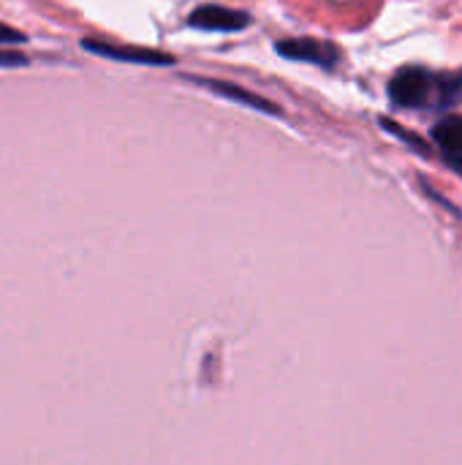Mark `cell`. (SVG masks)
Returning <instances> with one entry per match:
<instances>
[{"label": "cell", "instance_id": "30bf717a", "mask_svg": "<svg viewBox=\"0 0 462 465\" xmlns=\"http://www.w3.org/2000/svg\"><path fill=\"white\" fill-rule=\"evenodd\" d=\"M447 161H449V166L462 177V155H447Z\"/></svg>", "mask_w": 462, "mask_h": 465}, {"label": "cell", "instance_id": "277c9868", "mask_svg": "<svg viewBox=\"0 0 462 465\" xmlns=\"http://www.w3.org/2000/svg\"><path fill=\"white\" fill-rule=\"evenodd\" d=\"M82 49L101 54V57H112V60L139 63V65H174V57L166 52H158V49H136V46L109 44V41H95V38H84Z\"/></svg>", "mask_w": 462, "mask_h": 465}, {"label": "cell", "instance_id": "7a4b0ae2", "mask_svg": "<svg viewBox=\"0 0 462 465\" xmlns=\"http://www.w3.org/2000/svg\"><path fill=\"white\" fill-rule=\"evenodd\" d=\"M278 54L289 57V60H305V63H316L321 68H332L340 60V52L335 44L329 41H319V38H283L275 44Z\"/></svg>", "mask_w": 462, "mask_h": 465}, {"label": "cell", "instance_id": "8992f818", "mask_svg": "<svg viewBox=\"0 0 462 465\" xmlns=\"http://www.w3.org/2000/svg\"><path fill=\"white\" fill-rule=\"evenodd\" d=\"M433 139L438 142V147H441L447 155H462L460 114H452V117H444L441 123H436V128H433Z\"/></svg>", "mask_w": 462, "mask_h": 465}, {"label": "cell", "instance_id": "9c48e42d", "mask_svg": "<svg viewBox=\"0 0 462 465\" xmlns=\"http://www.w3.org/2000/svg\"><path fill=\"white\" fill-rule=\"evenodd\" d=\"M25 41H27L25 33H19V30H14V27L0 22V44H25Z\"/></svg>", "mask_w": 462, "mask_h": 465}, {"label": "cell", "instance_id": "5b68a950", "mask_svg": "<svg viewBox=\"0 0 462 465\" xmlns=\"http://www.w3.org/2000/svg\"><path fill=\"white\" fill-rule=\"evenodd\" d=\"M191 27L199 30H221V33H234L251 25V16L234 8H223V5H202L188 16Z\"/></svg>", "mask_w": 462, "mask_h": 465}, {"label": "cell", "instance_id": "52a82bcc", "mask_svg": "<svg viewBox=\"0 0 462 465\" xmlns=\"http://www.w3.org/2000/svg\"><path fill=\"white\" fill-rule=\"evenodd\" d=\"M381 128H387L392 136H398L400 142H406V144H411L419 155H430V147H428V142H422L419 136H414V134H408L403 125H398L395 120H389V117H381Z\"/></svg>", "mask_w": 462, "mask_h": 465}, {"label": "cell", "instance_id": "3957f363", "mask_svg": "<svg viewBox=\"0 0 462 465\" xmlns=\"http://www.w3.org/2000/svg\"><path fill=\"white\" fill-rule=\"evenodd\" d=\"M185 79L193 82V84H199V87H207L210 93H215V95H221V98H229V101L242 104V106H251V109H256V112H264V114H272V117H280V114H283L280 106H278L275 101H270V98H264V95H256V93H251V90H245V87H240V84L221 82V79H207V76H191V74H185Z\"/></svg>", "mask_w": 462, "mask_h": 465}, {"label": "cell", "instance_id": "ba28073f", "mask_svg": "<svg viewBox=\"0 0 462 465\" xmlns=\"http://www.w3.org/2000/svg\"><path fill=\"white\" fill-rule=\"evenodd\" d=\"M22 65H27V54L25 52L0 49V68H22Z\"/></svg>", "mask_w": 462, "mask_h": 465}, {"label": "cell", "instance_id": "6da1fadb", "mask_svg": "<svg viewBox=\"0 0 462 465\" xmlns=\"http://www.w3.org/2000/svg\"><path fill=\"white\" fill-rule=\"evenodd\" d=\"M436 90H438L436 76H430L425 68H414V65L400 68V71L392 76V82H389V98H392L398 106H408V109L425 106V104L433 98Z\"/></svg>", "mask_w": 462, "mask_h": 465}]
</instances>
